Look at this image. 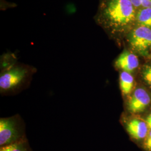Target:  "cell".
I'll use <instances>...</instances> for the list:
<instances>
[{
    "mask_svg": "<svg viewBox=\"0 0 151 151\" xmlns=\"http://www.w3.org/2000/svg\"><path fill=\"white\" fill-rule=\"evenodd\" d=\"M104 15L110 25L121 29L128 26L134 20L135 11L130 0H109Z\"/></svg>",
    "mask_w": 151,
    "mask_h": 151,
    "instance_id": "cell-1",
    "label": "cell"
},
{
    "mask_svg": "<svg viewBox=\"0 0 151 151\" xmlns=\"http://www.w3.org/2000/svg\"><path fill=\"white\" fill-rule=\"evenodd\" d=\"M25 139L20 127L14 118L0 120V146L10 145Z\"/></svg>",
    "mask_w": 151,
    "mask_h": 151,
    "instance_id": "cell-2",
    "label": "cell"
},
{
    "mask_svg": "<svg viewBox=\"0 0 151 151\" xmlns=\"http://www.w3.org/2000/svg\"><path fill=\"white\" fill-rule=\"evenodd\" d=\"M129 42L133 49L142 55L148 54L151 47V29L142 27L135 29L130 35Z\"/></svg>",
    "mask_w": 151,
    "mask_h": 151,
    "instance_id": "cell-3",
    "label": "cell"
},
{
    "mask_svg": "<svg viewBox=\"0 0 151 151\" xmlns=\"http://www.w3.org/2000/svg\"><path fill=\"white\" fill-rule=\"evenodd\" d=\"M26 74L25 70L20 67L7 70L0 76L1 90L8 91L15 88L23 81Z\"/></svg>",
    "mask_w": 151,
    "mask_h": 151,
    "instance_id": "cell-4",
    "label": "cell"
},
{
    "mask_svg": "<svg viewBox=\"0 0 151 151\" xmlns=\"http://www.w3.org/2000/svg\"><path fill=\"white\" fill-rule=\"evenodd\" d=\"M151 101V96L148 92L143 88H138L130 98L128 109L132 113H140L146 110Z\"/></svg>",
    "mask_w": 151,
    "mask_h": 151,
    "instance_id": "cell-5",
    "label": "cell"
},
{
    "mask_svg": "<svg viewBox=\"0 0 151 151\" xmlns=\"http://www.w3.org/2000/svg\"><path fill=\"white\" fill-rule=\"evenodd\" d=\"M115 66L127 72L132 73L138 68L139 60L135 54L125 50L118 57L115 62Z\"/></svg>",
    "mask_w": 151,
    "mask_h": 151,
    "instance_id": "cell-6",
    "label": "cell"
},
{
    "mask_svg": "<svg viewBox=\"0 0 151 151\" xmlns=\"http://www.w3.org/2000/svg\"><path fill=\"white\" fill-rule=\"evenodd\" d=\"M127 130L130 136L137 141H144L149 132L146 122L137 119H132L128 123Z\"/></svg>",
    "mask_w": 151,
    "mask_h": 151,
    "instance_id": "cell-7",
    "label": "cell"
},
{
    "mask_svg": "<svg viewBox=\"0 0 151 151\" xmlns=\"http://www.w3.org/2000/svg\"><path fill=\"white\" fill-rule=\"evenodd\" d=\"M119 84L121 91L124 95L129 94L134 86V78L129 72L123 71L119 77Z\"/></svg>",
    "mask_w": 151,
    "mask_h": 151,
    "instance_id": "cell-8",
    "label": "cell"
},
{
    "mask_svg": "<svg viewBox=\"0 0 151 151\" xmlns=\"http://www.w3.org/2000/svg\"><path fill=\"white\" fill-rule=\"evenodd\" d=\"M0 151H32L27 140L25 138L7 146L1 147Z\"/></svg>",
    "mask_w": 151,
    "mask_h": 151,
    "instance_id": "cell-9",
    "label": "cell"
},
{
    "mask_svg": "<svg viewBox=\"0 0 151 151\" xmlns=\"http://www.w3.org/2000/svg\"><path fill=\"white\" fill-rule=\"evenodd\" d=\"M137 19L140 26L151 29V7L140 10L138 13Z\"/></svg>",
    "mask_w": 151,
    "mask_h": 151,
    "instance_id": "cell-10",
    "label": "cell"
},
{
    "mask_svg": "<svg viewBox=\"0 0 151 151\" xmlns=\"http://www.w3.org/2000/svg\"><path fill=\"white\" fill-rule=\"evenodd\" d=\"M142 76L146 83L151 86V65H147L144 68Z\"/></svg>",
    "mask_w": 151,
    "mask_h": 151,
    "instance_id": "cell-11",
    "label": "cell"
},
{
    "mask_svg": "<svg viewBox=\"0 0 151 151\" xmlns=\"http://www.w3.org/2000/svg\"><path fill=\"white\" fill-rule=\"evenodd\" d=\"M143 148L146 151H151V129L148 132L145 140L143 141Z\"/></svg>",
    "mask_w": 151,
    "mask_h": 151,
    "instance_id": "cell-12",
    "label": "cell"
},
{
    "mask_svg": "<svg viewBox=\"0 0 151 151\" xmlns=\"http://www.w3.org/2000/svg\"><path fill=\"white\" fill-rule=\"evenodd\" d=\"M132 4L135 7H139L142 6V2L143 0H130Z\"/></svg>",
    "mask_w": 151,
    "mask_h": 151,
    "instance_id": "cell-13",
    "label": "cell"
},
{
    "mask_svg": "<svg viewBox=\"0 0 151 151\" xmlns=\"http://www.w3.org/2000/svg\"><path fill=\"white\" fill-rule=\"evenodd\" d=\"M146 123L147 124L148 128L151 129V114L147 116L146 119Z\"/></svg>",
    "mask_w": 151,
    "mask_h": 151,
    "instance_id": "cell-14",
    "label": "cell"
}]
</instances>
